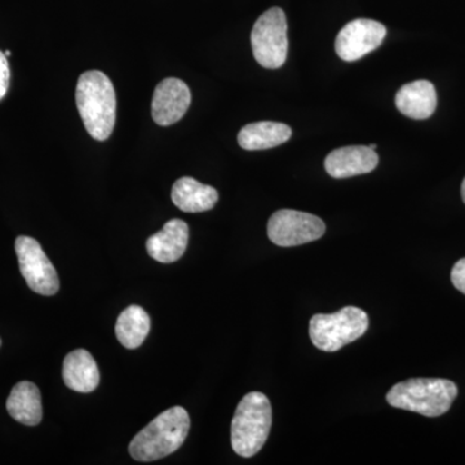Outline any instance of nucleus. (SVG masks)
Here are the masks:
<instances>
[{
  "instance_id": "nucleus-5",
  "label": "nucleus",
  "mask_w": 465,
  "mask_h": 465,
  "mask_svg": "<svg viewBox=\"0 0 465 465\" xmlns=\"http://www.w3.org/2000/svg\"><path fill=\"white\" fill-rule=\"evenodd\" d=\"M369 329L366 312L357 307H345L332 314H316L309 322V336L320 351H341L356 341Z\"/></svg>"
},
{
  "instance_id": "nucleus-22",
  "label": "nucleus",
  "mask_w": 465,
  "mask_h": 465,
  "mask_svg": "<svg viewBox=\"0 0 465 465\" xmlns=\"http://www.w3.org/2000/svg\"><path fill=\"white\" fill-rule=\"evenodd\" d=\"M5 56L9 57L11 56V51H5Z\"/></svg>"
},
{
  "instance_id": "nucleus-15",
  "label": "nucleus",
  "mask_w": 465,
  "mask_h": 465,
  "mask_svg": "<svg viewBox=\"0 0 465 465\" xmlns=\"http://www.w3.org/2000/svg\"><path fill=\"white\" fill-rule=\"evenodd\" d=\"M171 198L174 206L183 213H204L216 206L219 193L213 186L204 185L193 177H182L173 183Z\"/></svg>"
},
{
  "instance_id": "nucleus-17",
  "label": "nucleus",
  "mask_w": 465,
  "mask_h": 465,
  "mask_svg": "<svg viewBox=\"0 0 465 465\" xmlns=\"http://www.w3.org/2000/svg\"><path fill=\"white\" fill-rule=\"evenodd\" d=\"M9 415L24 425H38L42 421V397L38 387L32 381L15 385L7 400Z\"/></svg>"
},
{
  "instance_id": "nucleus-6",
  "label": "nucleus",
  "mask_w": 465,
  "mask_h": 465,
  "mask_svg": "<svg viewBox=\"0 0 465 465\" xmlns=\"http://www.w3.org/2000/svg\"><path fill=\"white\" fill-rule=\"evenodd\" d=\"M253 57L266 69L283 66L289 52L287 18L283 9L271 8L264 12L251 33Z\"/></svg>"
},
{
  "instance_id": "nucleus-20",
  "label": "nucleus",
  "mask_w": 465,
  "mask_h": 465,
  "mask_svg": "<svg viewBox=\"0 0 465 465\" xmlns=\"http://www.w3.org/2000/svg\"><path fill=\"white\" fill-rule=\"evenodd\" d=\"M451 281L455 289L465 295V258L459 260L451 272Z\"/></svg>"
},
{
  "instance_id": "nucleus-7",
  "label": "nucleus",
  "mask_w": 465,
  "mask_h": 465,
  "mask_svg": "<svg viewBox=\"0 0 465 465\" xmlns=\"http://www.w3.org/2000/svg\"><path fill=\"white\" fill-rule=\"evenodd\" d=\"M323 220L312 213L295 210H280L268 222V237L280 247H295L323 237Z\"/></svg>"
},
{
  "instance_id": "nucleus-2",
  "label": "nucleus",
  "mask_w": 465,
  "mask_h": 465,
  "mask_svg": "<svg viewBox=\"0 0 465 465\" xmlns=\"http://www.w3.org/2000/svg\"><path fill=\"white\" fill-rule=\"evenodd\" d=\"M191 419L183 407L174 406L158 415L130 443L131 457L137 461H154L173 454L188 437Z\"/></svg>"
},
{
  "instance_id": "nucleus-23",
  "label": "nucleus",
  "mask_w": 465,
  "mask_h": 465,
  "mask_svg": "<svg viewBox=\"0 0 465 465\" xmlns=\"http://www.w3.org/2000/svg\"><path fill=\"white\" fill-rule=\"evenodd\" d=\"M369 146H370V148H371V149H374V150L376 149V145H375V143H374V145H372V143H371V145H369Z\"/></svg>"
},
{
  "instance_id": "nucleus-16",
  "label": "nucleus",
  "mask_w": 465,
  "mask_h": 465,
  "mask_svg": "<svg viewBox=\"0 0 465 465\" xmlns=\"http://www.w3.org/2000/svg\"><path fill=\"white\" fill-rule=\"evenodd\" d=\"M292 131L289 125L280 122L262 121L244 125L238 134V143L242 149L265 150L275 148L289 142Z\"/></svg>"
},
{
  "instance_id": "nucleus-9",
  "label": "nucleus",
  "mask_w": 465,
  "mask_h": 465,
  "mask_svg": "<svg viewBox=\"0 0 465 465\" xmlns=\"http://www.w3.org/2000/svg\"><path fill=\"white\" fill-rule=\"evenodd\" d=\"M387 35V27L375 20L357 18L342 27L335 42L338 56L347 63L360 60L381 47Z\"/></svg>"
},
{
  "instance_id": "nucleus-18",
  "label": "nucleus",
  "mask_w": 465,
  "mask_h": 465,
  "mask_svg": "<svg viewBox=\"0 0 465 465\" xmlns=\"http://www.w3.org/2000/svg\"><path fill=\"white\" fill-rule=\"evenodd\" d=\"M149 331V314L139 305H130L116 320V338L124 348H139L145 341Z\"/></svg>"
},
{
  "instance_id": "nucleus-12",
  "label": "nucleus",
  "mask_w": 465,
  "mask_h": 465,
  "mask_svg": "<svg viewBox=\"0 0 465 465\" xmlns=\"http://www.w3.org/2000/svg\"><path fill=\"white\" fill-rule=\"evenodd\" d=\"M189 226L180 219H173L146 241L150 258L162 264L177 262L188 247Z\"/></svg>"
},
{
  "instance_id": "nucleus-4",
  "label": "nucleus",
  "mask_w": 465,
  "mask_h": 465,
  "mask_svg": "<svg viewBox=\"0 0 465 465\" xmlns=\"http://www.w3.org/2000/svg\"><path fill=\"white\" fill-rule=\"evenodd\" d=\"M272 406L268 397L251 391L242 399L232 421V448L242 458H252L271 433Z\"/></svg>"
},
{
  "instance_id": "nucleus-24",
  "label": "nucleus",
  "mask_w": 465,
  "mask_h": 465,
  "mask_svg": "<svg viewBox=\"0 0 465 465\" xmlns=\"http://www.w3.org/2000/svg\"><path fill=\"white\" fill-rule=\"evenodd\" d=\"M0 344H2V341H0Z\"/></svg>"
},
{
  "instance_id": "nucleus-8",
  "label": "nucleus",
  "mask_w": 465,
  "mask_h": 465,
  "mask_svg": "<svg viewBox=\"0 0 465 465\" xmlns=\"http://www.w3.org/2000/svg\"><path fill=\"white\" fill-rule=\"evenodd\" d=\"M15 249L21 274L25 278L27 286L39 295H56L60 289L57 271L42 250L39 242L21 235L15 243Z\"/></svg>"
},
{
  "instance_id": "nucleus-10",
  "label": "nucleus",
  "mask_w": 465,
  "mask_h": 465,
  "mask_svg": "<svg viewBox=\"0 0 465 465\" xmlns=\"http://www.w3.org/2000/svg\"><path fill=\"white\" fill-rule=\"evenodd\" d=\"M188 85L179 78H166L153 94L152 116L155 124L167 127L179 122L191 106Z\"/></svg>"
},
{
  "instance_id": "nucleus-3",
  "label": "nucleus",
  "mask_w": 465,
  "mask_h": 465,
  "mask_svg": "<svg viewBox=\"0 0 465 465\" xmlns=\"http://www.w3.org/2000/svg\"><path fill=\"white\" fill-rule=\"evenodd\" d=\"M458 397V387L448 379H410L393 385L387 401L391 407L418 412L427 418H439L451 409Z\"/></svg>"
},
{
  "instance_id": "nucleus-19",
  "label": "nucleus",
  "mask_w": 465,
  "mask_h": 465,
  "mask_svg": "<svg viewBox=\"0 0 465 465\" xmlns=\"http://www.w3.org/2000/svg\"><path fill=\"white\" fill-rule=\"evenodd\" d=\"M9 79H11V72H9L7 56L0 51V100L7 94Z\"/></svg>"
},
{
  "instance_id": "nucleus-14",
  "label": "nucleus",
  "mask_w": 465,
  "mask_h": 465,
  "mask_svg": "<svg viewBox=\"0 0 465 465\" xmlns=\"http://www.w3.org/2000/svg\"><path fill=\"white\" fill-rule=\"evenodd\" d=\"M63 378L70 390L90 393L99 387V367L90 351L76 349L64 360Z\"/></svg>"
},
{
  "instance_id": "nucleus-11",
  "label": "nucleus",
  "mask_w": 465,
  "mask_h": 465,
  "mask_svg": "<svg viewBox=\"0 0 465 465\" xmlns=\"http://www.w3.org/2000/svg\"><path fill=\"white\" fill-rule=\"evenodd\" d=\"M378 163V154L370 146H344L327 155L324 168L333 179H347L372 173Z\"/></svg>"
},
{
  "instance_id": "nucleus-13",
  "label": "nucleus",
  "mask_w": 465,
  "mask_h": 465,
  "mask_svg": "<svg viewBox=\"0 0 465 465\" xmlns=\"http://www.w3.org/2000/svg\"><path fill=\"white\" fill-rule=\"evenodd\" d=\"M396 106L409 118L416 121L428 119L436 112V88L433 84L424 79L402 85L396 94Z\"/></svg>"
},
{
  "instance_id": "nucleus-1",
  "label": "nucleus",
  "mask_w": 465,
  "mask_h": 465,
  "mask_svg": "<svg viewBox=\"0 0 465 465\" xmlns=\"http://www.w3.org/2000/svg\"><path fill=\"white\" fill-rule=\"evenodd\" d=\"M75 99L90 136L97 142L108 140L116 118V96L112 81L97 70L85 72L79 76Z\"/></svg>"
},
{
  "instance_id": "nucleus-21",
  "label": "nucleus",
  "mask_w": 465,
  "mask_h": 465,
  "mask_svg": "<svg viewBox=\"0 0 465 465\" xmlns=\"http://www.w3.org/2000/svg\"><path fill=\"white\" fill-rule=\"evenodd\" d=\"M461 198H463V202L465 203V179L463 183H461Z\"/></svg>"
}]
</instances>
